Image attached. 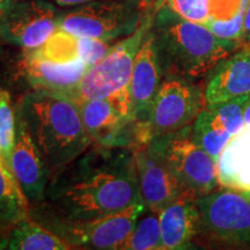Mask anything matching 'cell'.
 Returning <instances> with one entry per match:
<instances>
[{
    "label": "cell",
    "instance_id": "10",
    "mask_svg": "<svg viewBox=\"0 0 250 250\" xmlns=\"http://www.w3.org/2000/svg\"><path fill=\"white\" fill-rule=\"evenodd\" d=\"M201 232L227 245L250 248V202L242 192L212 191L196 201Z\"/></svg>",
    "mask_w": 250,
    "mask_h": 250
},
{
    "label": "cell",
    "instance_id": "22",
    "mask_svg": "<svg viewBox=\"0 0 250 250\" xmlns=\"http://www.w3.org/2000/svg\"><path fill=\"white\" fill-rule=\"evenodd\" d=\"M121 250H162L159 212L145 208Z\"/></svg>",
    "mask_w": 250,
    "mask_h": 250
},
{
    "label": "cell",
    "instance_id": "27",
    "mask_svg": "<svg viewBox=\"0 0 250 250\" xmlns=\"http://www.w3.org/2000/svg\"><path fill=\"white\" fill-rule=\"evenodd\" d=\"M56 4L62 7H76V6L86 4V2L93 1V0H52Z\"/></svg>",
    "mask_w": 250,
    "mask_h": 250
},
{
    "label": "cell",
    "instance_id": "7",
    "mask_svg": "<svg viewBox=\"0 0 250 250\" xmlns=\"http://www.w3.org/2000/svg\"><path fill=\"white\" fill-rule=\"evenodd\" d=\"M205 95L195 80L165 76L153 101L148 118L139 127L140 144L167 136L191 125L204 108Z\"/></svg>",
    "mask_w": 250,
    "mask_h": 250
},
{
    "label": "cell",
    "instance_id": "16",
    "mask_svg": "<svg viewBox=\"0 0 250 250\" xmlns=\"http://www.w3.org/2000/svg\"><path fill=\"white\" fill-rule=\"evenodd\" d=\"M204 95L206 104L250 96V50H236L219 62L208 73Z\"/></svg>",
    "mask_w": 250,
    "mask_h": 250
},
{
    "label": "cell",
    "instance_id": "31",
    "mask_svg": "<svg viewBox=\"0 0 250 250\" xmlns=\"http://www.w3.org/2000/svg\"><path fill=\"white\" fill-rule=\"evenodd\" d=\"M240 192H241V191H240ZM242 193H243V195H245L246 198L250 202V191H242Z\"/></svg>",
    "mask_w": 250,
    "mask_h": 250
},
{
    "label": "cell",
    "instance_id": "19",
    "mask_svg": "<svg viewBox=\"0 0 250 250\" xmlns=\"http://www.w3.org/2000/svg\"><path fill=\"white\" fill-rule=\"evenodd\" d=\"M218 183L236 191H250V126H245L217 159Z\"/></svg>",
    "mask_w": 250,
    "mask_h": 250
},
{
    "label": "cell",
    "instance_id": "8",
    "mask_svg": "<svg viewBox=\"0 0 250 250\" xmlns=\"http://www.w3.org/2000/svg\"><path fill=\"white\" fill-rule=\"evenodd\" d=\"M183 198L196 201L218 186L217 162L192 137V124L177 132L159 137Z\"/></svg>",
    "mask_w": 250,
    "mask_h": 250
},
{
    "label": "cell",
    "instance_id": "28",
    "mask_svg": "<svg viewBox=\"0 0 250 250\" xmlns=\"http://www.w3.org/2000/svg\"><path fill=\"white\" fill-rule=\"evenodd\" d=\"M243 121L246 126H250V96L243 105Z\"/></svg>",
    "mask_w": 250,
    "mask_h": 250
},
{
    "label": "cell",
    "instance_id": "23",
    "mask_svg": "<svg viewBox=\"0 0 250 250\" xmlns=\"http://www.w3.org/2000/svg\"><path fill=\"white\" fill-rule=\"evenodd\" d=\"M37 57L56 64L80 61V39L67 31L57 29L39 48L31 49Z\"/></svg>",
    "mask_w": 250,
    "mask_h": 250
},
{
    "label": "cell",
    "instance_id": "4",
    "mask_svg": "<svg viewBox=\"0 0 250 250\" xmlns=\"http://www.w3.org/2000/svg\"><path fill=\"white\" fill-rule=\"evenodd\" d=\"M156 6H152L146 12L142 23L131 35L115 43L104 58L88 67L76 86L59 95L71 101L108 99L122 114L132 117L129 85L134 58L152 26Z\"/></svg>",
    "mask_w": 250,
    "mask_h": 250
},
{
    "label": "cell",
    "instance_id": "2",
    "mask_svg": "<svg viewBox=\"0 0 250 250\" xmlns=\"http://www.w3.org/2000/svg\"><path fill=\"white\" fill-rule=\"evenodd\" d=\"M14 108L22 118L50 177L93 144L76 103L59 94L33 89Z\"/></svg>",
    "mask_w": 250,
    "mask_h": 250
},
{
    "label": "cell",
    "instance_id": "25",
    "mask_svg": "<svg viewBox=\"0 0 250 250\" xmlns=\"http://www.w3.org/2000/svg\"><path fill=\"white\" fill-rule=\"evenodd\" d=\"M174 13L191 22L205 24L210 18V0H165Z\"/></svg>",
    "mask_w": 250,
    "mask_h": 250
},
{
    "label": "cell",
    "instance_id": "26",
    "mask_svg": "<svg viewBox=\"0 0 250 250\" xmlns=\"http://www.w3.org/2000/svg\"><path fill=\"white\" fill-rule=\"evenodd\" d=\"M237 50H250V0L246 7L245 19H243L242 35L239 41Z\"/></svg>",
    "mask_w": 250,
    "mask_h": 250
},
{
    "label": "cell",
    "instance_id": "14",
    "mask_svg": "<svg viewBox=\"0 0 250 250\" xmlns=\"http://www.w3.org/2000/svg\"><path fill=\"white\" fill-rule=\"evenodd\" d=\"M162 79H164V72L159 57L158 46H156L154 34L149 28L134 58L129 85L131 115L138 126H144L147 121L153 101Z\"/></svg>",
    "mask_w": 250,
    "mask_h": 250
},
{
    "label": "cell",
    "instance_id": "6",
    "mask_svg": "<svg viewBox=\"0 0 250 250\" xmlns=\"http://www.w3.org/2000/svg\"><path fill=\"white\" fill-rule=\"evenodd\" d=\"M151 7L142 0H93L62 12L58 29L79 37L117 42L139 27Z\"/></svg>",
    "mask_w": 250,
    "mask_h": 250
},
{
    "label": "cell",
    "instance_id": "30",
    "mask_svg": "<svg viewBox=\"0 0 250 250\" xmlns=\"http://www.w3.org/2000/svg\"><path fill=\"white\" fill-rule=\"evenodd\" d=\"M142 1L145 2V4L148 5V6H153V5L160 4L162 0H142Z\"/></svg>",
    "mask_w": 250,
    "mask_h": 250
},
{
    "label": "cell",
    "instance_id": "13",
    "mask_svg": "<svg viewBox=\"0 0 250 250\" xmlns=\"http://www.w3.org/2000/svg\"><path fill=\"white\" fill-rule=\"evenodd\" d=\"M248 98L205 104L192 123V137L217 162L229 140L246 126L243 105Z\"/></svg>",
    "mask_w": 250,
    "mask_h": 250
},
{
    "label": "cell",
    "instance_id": "17",
    "mask_svg": "<svg viewBox=\"0 0 250 250\" xmlns=\"http://www.w3.org/2000/svg\"><path fill=\"white\" fill-rule=\"evenodd\" d=\"M20 67L33 89L62 94L79 83L89 66L83 61L56 64L37 57L31 50H23Z\"/></svg>",
    "mask_w": 250,
    "mask_h": 250
},
{
    "label": "cell",
    "instance_id": "20",
    "mask_svg": "<svg viewBox=\"0 0 250 250\" xmlns=\"http://www.w3.org/2000/svg\"><path fill=\"white\" fill-rule=\"evenodd\" d=\"M29 218V203L14 173L0 158V227L6 232Z\"/></svg>",
    "mask_w": 250,
    "mask_h": 250
},
{
    "label": "cell",
    "instance_id": "12",
    "mask_svg": "<svg viewBox=\"0 0 250 250\" xmlns=\"http://www.w3.org/2000/svg\"><path fill=\"white\" fill-rule=\"evenodd\" d=\"M92 143L104 147L134 148L138 145V124L125 116L108 99L73 101Z\"/></svg>",
    "mask_w": 250,
    "mask_h": 250
},
{
    "label": "cell",
    "instance_id": "9",
    "mask_svg": "<svg viewBox=\"0 0 250 250\" xmlns=\"http://www.w3.org/2000/svg\"><path fill=\"white\" fill-rule=\"evenodd\" d=\"M62 13L48 0H4L0 39L23 50L39 48L58 29Z\"/></svg>",
    "mask_w": 250,
    "mask_h": 250
},
{
    "label": "cell",
    "instance_id": "18",
    "mask_svg": "<svg viewBox=\"0 0 250 250\" xmlns=\"http://www.w3.org/2000/svg\"><path fill=\"white\" fill-rule=\"evenodd\" d=\"M162 250H181L191 246L201 233V217L195 201L179 197L159 211Z\"/></svg>",
    "mask_w": 250,
    "mask_h": 250
},
{
    "label": "cell",
    "instance_id": "5",
    "mask_svg": "<svg viewBox=\"0 0 250 250\" xmlns=\"http://www.w3.org/2000/svg\"><path fill=\"white\" fill-rule=\"evenodd\" d=\"M145 205L138 203L123 211L89 220H71L50 211L42 203L29 206V217L64 240L73 249H120Z\"/></svg>",
    "mask_w": 250,
    "mask_h": 250
},
{
    "label": "cell",
    "instance_id": "29",
    "mask_svg": "<svg viewBox=\"0 0 250 250\" xmlns=\"http://www.w3.org/2000/svg\"><path fill=\"white\" fill-rule=\"evenodd\" d=\"M8 233L0 227V249H7Z\"/></svg>",
    "mask_w": 250,
    "mask_h": 250
},
{
    "label": "cell",
    "instance_id": "21",
    "mask_svg": "<svg viewBox=\"0 0 250 250\" xmlns=\"http://www.w3.org/2000/svg\"><path fill=\"white\" fill-rule=\"evenodd\" d=\"M7 249L11 250H70L72 247L30 217L9 230Z\"/></svg>",
    "mask_w": 250,
    "mask_h": 250
},
{
    "label": "cell",
    "instance_id": "32",
    "mask_svg": "<svg viewBox=\"0 0 250 250\" xmlns=\"http://www.w3.org/2000/svg\"><path fill=\"white\" fill-rule=\"evenodd\" d=\"M2 1H4V0H0V2H2Z\"/></svg>",
    "mask_w": 250,
    "mask_h": 250
},
{
    "label": "cell",
    "instance_id": "3",
    "mask_svg": "<svg viewBox=\"0 0 250 250\" xmlns=\"http://www.w3.org/2000/svg\"><path fill=\"white\" fill-rule=\"evenodd\" d=\"M151 29L164 77L197 80L237 50V43L219 39L205 24L181 18L165 0L154 9Z\"/></svg>",
    "mask_w": 250,
    "mask_h": 250
},
{
    "label": "cell",
    "instance_id": "15",
    "mask_svg": "<svg viewBox=\"0 0 250 250\" xmlns=\"http://www.w3.org/2000/svg\"><path fill=\"white\" fill-rule=\"evenodd\" d=\"M15 109V108H14ZM12 169L29 206L44 201L50 174L30 138L22 118L15 111V139L12 152Z\"/></svg>",
    "mask_w": 250,
    "mask_h": 250
},
{
    "label": "cell",
    "instance_id": "11",
    "mask_svg": "<svg viewBox=\"0 0 250 250\" xmlns=\"http://www.w3.org/2000/svg\"><path fill=\"white\" fill-rule=\"evenodd\" d=\"M140 198L148 210L159 212L181 196V188L166 159L159 137L132 148Z\"/></svg>",
    "mask_w": 250,
    "mask_h": 250
},
{
    "label": "cell",
    "instance_id": "1",
    "mask_svg": "<svg viewBox=\"0 0 250 250\" xmlns=\"http://www.w3.org/2000/svg\"><path fill=\"white\" fill-rule=\"evenodd\" d=\"M138 203L143 201L132 149L92 144L50 177L42 204L61 217L89 220Z\"/></svg>",
    "mask_w": 250,
    "mask_h": 250
},
{
    "label": "cell",
    "instance_id": "24",
    "mask_svg": "<svg viewBox=\"0 0 250 250\" xmlns=\"http://www.w3.org/2000/svg\"><path fill=\"white\" fill-rule=\"evenodd\" d=\"M15 139V109L7 90L0 88V158L12 169V152Z\"/></svg>",
    "mask_w": 250,
    "mask_h": 250
}]
</instances>
